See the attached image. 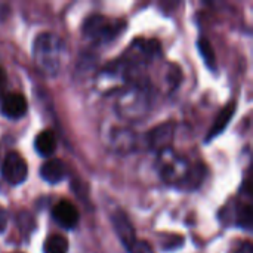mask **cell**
<instances>
[{
    "label": "cell",
    "instance_id": "6da1fadb",
    "mask_svg": "<svg viewBox=\"0 0 253 253\" xmlns=\"http://www.w3.org/2000/svg\"><path fill=\"white\" fill-rule=\"evenodd\" d=\"M64 52L62 40L50 33H42L34 40L33 55L39 70L47 76H55L61 67V55Z\"/></svg>",
    "mask_w": 253,
    "mask_h": 253
},
{
    "label": "cell",
    "instance_id": "7a4b0ae2",
    "mask_svg": "<svg viewBox=\"0 0 253 253\" xmlns=\"http://www.w3.org/2000/svg\"><path fill=\"white\" fill-rule=\"evenodd\" d=\"M125 28V22L113 21L102 15H92L84 21L83 31L87 37L99 43H108L114 40Z\"/></svg>",
    "mask_w": 253,
    "mask_h": 253
},
{
    "label": "cell",
    "instance_id": "3957f363",
    "mask_svg": "<svg viewBox=\"0 0 253 253\" xmlns=\"http://www.w3.org/2000/svg\"><path fill=\"white\" fill-rule=\"evenodd\" d=\"M1 175L10 185H18L27 179L28 166L18 153H9L3 162Z\"/></svg>",
    "mask_w": 253,
    "mask_h": 253
},
{
    "label": "cell",
    "instance_id": "277c9868",
    "mask_svg": "<svg viewBox=\"0 0 253 253\" xmlns=\"http://www.w3.org/2000/svg\"><path fill=\"white\" fill-rule=\"evenodd\" d=\"M111 222H113V228L119 237V240L122 242V245L126 248L127 252H132V249L136 245V233L135 228L130 222V219L127 218V215L125 212H116L111 216Z\"/></svg>",
    "mask_w": 253,
    "mask_h": 253
},
{
    "label": "cell",
    "instance_id": "5b68a950",
    "mask_svg": "<svg viewBox=\"0 0 253 253\" xmlns=\"http://www.w3.org/2000/svg\"><path fill=\"white\" fill-rule=\"evenodd\" d=\"M173 133H175V125L172 122H166V123L156 126L148 135L150 147L159 153L168 150L173 139Z\"/></svg>",
    "mask_w": 253,
    "mask_h": 253
},
{
    "label": "cell",
    "instance_id": "8992f818",
    "mask_svg": "<svg viewBox=\"0 0 253 253\" xmlns=\"http://www.w3.org/2000/svg\"><path fill=\"white\" fill-rule=\"evenodd\" d=\"M52 216L56 224H59L62 228H67V230H71L79 224V212L76 206L67 200H62L53 206Z\"/></svg>",
    "mask_w": 253,
    "mask_h": 253
},
{
    "label": "cell",
    "instance_id": "52a82bcc",
    "mask_svg": "<svg viewBox=\"0 0 253 253\" xmlns=\"http://www.w3.org/2000/svg\"><path fill=\"white\" fill-rule=\"evenodd\" d=\"M27 99L21 93H10L4 98L1 113L9 119H21L27 113Z\"/></svg>",
    "mask_w": 253,
    "mask_h": 253
},
{
    "label": "cell",
    "instance_id": "ba28073f",
    "mask_svg": "<svg viewBox=\"0 0 253 253\" xmlns=\"http://www.w3.org/2000/svg\"><path fill=\"white\" fill-rule=\"evenodd\" d=\"M234 113H236V102L233 101V102L227 104V105L222 108V111L216 116L215 123H213V126L211 127V130H209V133H208V136H206V141H208V142L212 141L213 138H216L218 135H221V133L225 130V127H227L228 123L231 122Z\"/></svg>",
    "mask_w": 253,
    "mask_h": 253
},
{
    "label": "cell",
    "instance_id": "9c48e42d",
    "mask_svg": "<svg viewBox=\"0 0 253 253\" xmlns=\"http://www.w3.org/2000/svg\"><path fill=\"white\" fill-rule=\"evenodd\" d=\"M40 176L49 184H58L65 176V165L59 159H52L40 168Z\"/></svg>",
    "mask_w": 253,
    "mask_h": 253
},
{
    "label": "cell",
    "instance_id": "30bf717a",
    "mask_svg": "<svg viewBox=\"0 0 253 253\" xmlns=\"http://www.w3.org/2000/svg\"><path fill=\"white\" fill-rule=\"evenodd\" d=\"M34 148L39 153V156L49 157L56 151V136L52 130H43L40 132L34 139Z\"/></svg>",
    "mask_w": 253,
    "mask_h": 253
},
{
    "label": "cell",
    "instance_id": "8fae6325",
    "mask_svg": "<svg viewBox=\"0 0 253 253\" xmlns=\"http://www.w3.org/2000/svg\"><path fill=\"white\" fill-rule=\"evenodd\" d=\"M43 253H68V240L59 234L49 236L44 240Z\"/></svg>",
    "mask_w": 253,
    "mask_h": 253
},
{
    "label": "cell",
    "instance_id": "7c38bea8",
    "mask_svg": "<svg viewBox=\"0 0 253 253\" xmlns=\"http://www.w3.org/2000/svg\"><path fill=\"white\" fill-rule=\"evenodd\" d=\"M197 46H199L200 55H202L203 59H205V64H206L211 70H215V68H216V59H215V52H213V47H212L211 42H209L208 39L202 37V39H199Z\"/></svg>",
    "mask_w": 253,
    "mask_h": 253
},
{
    "label": "cell",
    "instance_id": "4fadbf2b",
    "mask_svg": "<svg viewBox=\"0 0 253 253\" xmlns=\"http://www.w3.org/2000/svg\"><path fill=\"white\" fill-rule=\"evenodd\" d=\"M236 218H237L239 227L249 230L252 225V206H251V203H242V206H239L236 211Z\"/></svg>",
    "mask_w": 253,
    "mask_h": 253
},
{
    "label": "cell",
    "instance_id": "5bb4252c",
    "mask_svg": "<svg viewBox=\"0 0 253 253\" xmlns=\"http://www.w3.org/2000/svg\"><path fill=\"white\" fill-rule=\"evenodd\" d=\"M16 222H18V225H19V230H21L25 236H30V234L34 231V228H36V222H34L33 216L28 215L27 212H22V213L18 216Z\"/></svg>",
    "mask_w": 253,
    "mask_h": 253
},
{
    "label": "cell",
    "instance_id": "9a60e30c",
    "mask_svg": "<svg viewBox=\"0 0 253 253\" xmlns=\"http://www.w3.org/2000/svg\"><path fill=\"white\" fill-rule=\"evenodd\" d=\"M130 253H153V251H151L150 245H147L144 242H136L135 248L132 249Z\"/></svg>",
    "mask_w": 253,
    "mask_h": 253
},
{
    "label": "cell",
    "instance_id": "2e32d148",
    "mask_svg": "<svg viewBox=\"0 0 253 253\" xmlns=\"http://www.w3.org/2000/svg\"><path fill=\"white\" fill-rule=\"evenodd\" d=\"M7 227V212L0 206V234L6 230Z\"/></svg>",
    "mask_w": 253,
    "mask_h": 253
},
{
    "label": "cell",
    "instance_id": "e0dca14e",
    "mask_svg": "<svg viewBox=\"0 0 253 253\" xmlns=\"http://www.w3.org/2000/svg\"><path fill=\"white\" fill-rule=\"evenodd\" d=\"M234 253H253L252 245H251L249 242H246V243H243V245H242Z\"/></svg>",
    "mask_w": 253,
    "mask_h": 253
},
{
    "label": "cell",
    "instance_id": "ac0fdd59",
    "mask_svg": "<svg viewBox=\"0 0 253 253\" xmlns=\"http://www.w3.org/2000/svg\"><path fill=\"white\" fill-rule=\"evenodd\" d=\"M4 82H6V74H4V71L0 68V90H1L3 86H4Z\"/></svg>",
    "mask_w": 253,
    "mask_h": 253
}]
</instances>
